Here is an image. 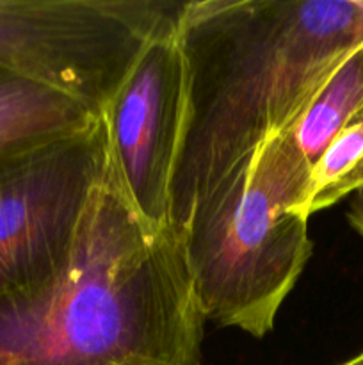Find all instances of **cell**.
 <instances>
[{"mask_svg":"<svg viewBox=\"0 0 363 365\" xmlns=\"http://www.w3.org/2000/svg\"><path fill=\"white\" fill-rule=\"evenodd\" d=\"M96 114L70 96L0 70V152L20 143L77 130Z\"/></svg>","mask_w":363,"mask_h":365,"instance_id":"obj_7","label":"cell"},{"mask_svg":"<svg viewBox=\"0 0 363 365\" xmlns=\"http://www.w3.org/2000/svg\"><path fill=\"white\" fill-rule=\"evenodd\" d=\"M205 321L178 234L107 157L66 262L0 298V365H201Z\"/></svg>","mask_w":363,"mask_h":365,"instance_id":"obj_1","label":"cell"},{"mask_svg":"<svg viewBox=\"0 0 363 365\" xmlns=\"http://www.w3.org/2000/svg\"><path fill=\"white\" fill-rule=\"evenodd\" d=\"M109 157L102 118L0 152V298L60 269Z\"/></svg>","mask_w":363,"mask_h":365,"instance_id":"obj_5","label":"cell"},{"mask_svg":"<svg viewBox=\"0 0 363 365\" xmlns=\"http://www.w3.org/2000/svg\"><path fill=\"white\" fill-rule=\"evenodd\" d=\"M363 159V114L358 120L345 127L333 141L330 143L322 155L312 168V195L310 200L330 187L335 182L342 180L351 173ZM310 205V202H308Z\"/></svg>","mask_w":363,"mask_h":365,"instance_id":"obj_9","label":"cell"},{"mask_svg":"<svg viewBox=\"0 0 363 365\" xmlns=\"http://www.w3.org/2000/svg\"><path fill=\"white\" fill-rule=\"evenodd\" d=\"M359 187H363V159L362 163H359L351 173L345 175L342 180L335 182V184L330 185V187L322 189V191L317 192V195L310 200V205H308L310 216L319 212V210H324L327 209V207L335 205L337 202L344 200L345 196L358 191Z\"/></svg>","mask_w":363,"mask_h":365,"instance_id":"obj_10","label":"cell"},{"mask_svg":"<svg viewBox=\"0 0 363 365\" xmlns=\"http://www.w3.org/2000/svg\"><path fill=\"white\" fill-rule=\"evenodd\" d=\"M167 20L164 0H0V70L100 116Z\"/></svg>","mask_w":363,"mask_h":365,"instance_id":"obj_4","label":"cell"},{"mask_svg":"<svg viewBox=\"0 0 363 365\" xmlns=\"http://www.w3.org/2000/svg\"><path fill=\"white\" fill-rule=\"evenodd\" d=\"M349 223L363 237V187L354 191V200L349 209Z\"/></svg>","mask_w":363,"mask_h":365,"instance_id":"obj_11","label":"cell"},{"mask_svg":"<svg viewBox=\"0 0 363 365\" xmlns=\"http://www.w3.org/2000/svg\"><path fill=\"white\" fill-rule=\"evenodd\" d=\"M100 118L109 159L132 205L153 227H171V192L189 118L178 24L144 46Z\"/></svg>","mask_w":363,"mask_h":365,"instance_id":"obj_6","label":"cell"},{"mask_svg":"<svg viewBox=\"0 0 363 365\" xmlns=\"http://www.w3.org/2000/svg\"><path fill=\"white\" fill-rule=\"evenodd\" d=\"M312 164L294 132L238 163L177 228L205 319L263 337L312 255Z\"/></svg>","mask_w":363,"mask_h":365,"instance_id":"obj_3","label":"cell"},{"mask_svg":"<svg viewBox=\"0 0 363 365\" xmlns=\"http://www.w3.org/2000/svg\"><path fill=\"white\" fill-rule=\"evenodd\" d=\"M178 34L189 118L171 192L174 230L260 145L294 132L363 46V0H194Z\"/></svg>","mask_w":363,"mask_h":365,"instance_id":"obj_2","label":"cell"},{"mask_svg":"<svg viewBox=\"0 0 363 365\" xmlns=\"http://www.w3.org/2000/svg\"><path fill=\"white\" fill-rule=\"evenodd\" d=\"M342 365H363V351L359 353V355H356L354 359L347 360V362H345V364H342Z\"/></svg>","mask_w":363,"mask_h":365,"instance_id":"obj_12","label":"cell"},{"mask_svg":"<svg viewBox=\"0 0 363 365\" xmlns=\"http://www.w3.org/2000/svg\"><path fill=\"white\" fill-rule=\"evenodd\" d=\"M363 114V46L331 75L294 128L302 155L315 164L330 143Z\"/></svg>","mask_w":363,"mask_h":365,"instance_id":"obj_8","label":"cell"}]
</instances>
